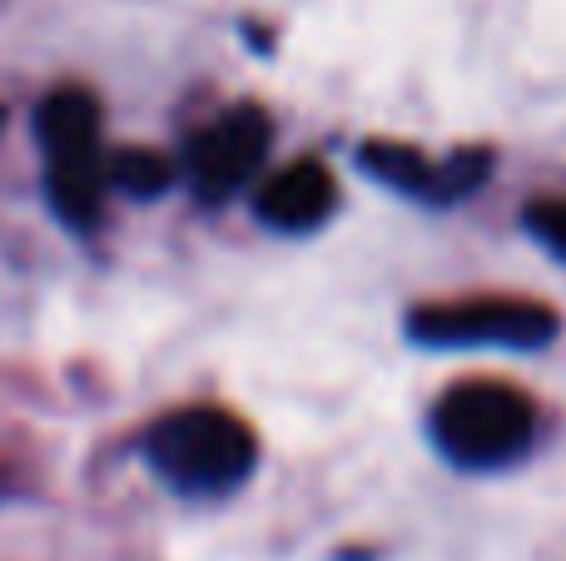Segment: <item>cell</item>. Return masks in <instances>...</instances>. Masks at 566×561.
<instances>
[{"instance_id":"2","label":"cell","mask_w":566,"mask_h":561,"mask_svg":"<svg viewBox=\"0 0 566 561\" xmlns=\"http://www.w3.org/2000/svg\"><path fill=\"white\" fill-rule=\"evenodd\" d=\"M432 443L448 463L488 473V467L517 463L532 447L537 433V407L527 393H517L512 383H458L438 398L428 417Z\"/></svg>"},{"instance_id":"3","label":"cell","mask_w":566,"mask_h":561,"mask_svg":"<svg viewBox=\"0 0 566 561\" xmlns=\"http://www.w3.org/2000/svg\"><path fill=\"white\" fill-rule=\"evenodd\" d=\"M40 145H45V184L60 219L95 224L105 209V145H99V105L85 89H55L40 105Z\"/></svg>"},{"instance_id":"9","label":"cell","mask_w":566,"mask_h":561,"mask_svg":"<svg viewBox=\"0 0 566 561\" xmlns=\"http://www.w3.org/2000/svg\"><path fill=\"white\" fill-rule=\"evenodd\" d=\"M527 229L542 239L547 248L566 254V199H547V204H532L527 209Z\"/></svg>"},{"instance_id":"4","label":"cell","mask_w":566,"mask_h":561,"mask_svg":"<svg viewBox=\"0 0 566 561\" xmlns=\"http://www.w3.org/2000/svg\"><path fill=\"white\" fill-rule=\"evenodd\" d=\"M408 334L428 348H542L557 338V314L527 298H458L412 308Z\"/></svg>"},{"instance_id":"10","label":"cell","mask_w":566,"mask_h":561,"mask_svg":"<svg viewBox=\"0 0 566 561\" xmlns=\"http://www.w3.org/2000/svg\"><path fill=\"white\" fill-rule=\"evenodd\" d=\"M0 119H6V109H0Z\"/></svg>"},{"instance_id":"1","label":"cell","mask_w":566,"mask_h":561,"mask_svg":"<svg viewBox=\"0 0 566 561\" xmlns=\"http://www.w3.org/2000/svg\"><path fill=\"white\" fill-rule=\"evenodd\" d=\"M145 453L169 487L189 497L234 493L259 463V443L249 423L224 407H179L159 417L145 437Z\"/></svg>"},{"instance_id":"8","label":"cell","mask_w":566,"mask_h":561,"mask_svg":"<svg viewBox=\"0 0 566 561\" xmlns=\"http://www.w3.org/2000/svg\"><path fill=\"white\" fill-rule=\"evenodd\" d=\"M105 174H109V189H125L135 199H155L175 184V165L159 149H119V155H109Z\"/></svg>"},{"instance_id":"6","label":"cell","mask_w":566,"mask_h":561,"mask_svg":"<svg viewBox=\"0 0 566 561\" xmlns=\"http://www.w3.org/2000/svg\"><path fill=\"white\" fill-rule=\"evenodd\" d=\"M358 159L373 179H382V184L398 189V194L428 199V204H452V199H462L468 189H478L482 174H488V155H458L452 165H432L422 149L388 145V139L363 145Z\"/></svg>"},{"instance_id":"5","label":"cell","mask_w":566,"mask_h":561,"mask_svg":"<svg viewBox=\"0 0 566 561\" xmlns=\"http://www.w3.org/2000/svg\"><path fill=\"white\" fill-rule=\"evenodd\" d=\"M269 139H274V129H269L264 109L254 105H239L224 119H214L189 145V184H195V194L209 199V204L239 194L269 159Z\"/></svg>"},{"instance_id":"7","label":"cell","mask_w":566,"mask_h":561,"mask_svg":"<svg viewBox=\"0 0 566 561\" xmlns=\"http://www.w3.org/2000/svg\"><path fill=\"white\" fill-rule=\"evenodd\" d=\"M333 204H338V189L318 159H298V165L279 169L254 199L259 219L279 234H308L333 214Z\"/></svg>"}]
</instances>
